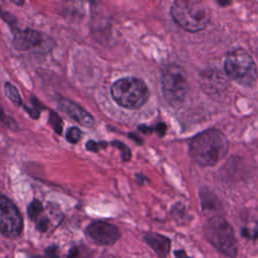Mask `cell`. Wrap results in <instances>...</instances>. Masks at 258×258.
Masks as SVG:
<instances>
[{"label": "cell", "mask_w": 258, "mask_h": 258, "mask_svg": "<svg viewBox=\"0 0 258 258\" xmlns=\"http://www.w3.org/2000/svg\"><path fill=\"white\" fill-rule=\"evenodd\" d=\"M229 149L226 135L218 129H209L192 137L188 143L191 159L201 166H213L222 160Z\"/></svg>", "instance_id": "6da1fadb"}, {"label": "cell", "mask_w": 258, "mask_h": 258, "mask_svg": "<svg viewBox=\"0 0 258 258\" xmlns=\"http://www.w3.org/2000/svg\"><path fill=\"white\" fill-rule=\"evenodd\" d=\"M170 13L175 23L189 32L204 30L211 19L210 7L200 0H177L172 4Z\"/></svg>", "instance_id": "7a4b0ae2"}, {"label": "cell", "mask_w": 258, "mask_h": 258, "mask_svg": "<svg viewBox=\"0 0 258 258\" xmlns=\"http://www.w3.org/2000/svg\"><path fill=\"white\" fill-rule=\"evenodd\" d=\"M206 240L220 254L228 258H237L238 241L232 225L221 215L210 217L204 225Z\"/></svg>", "instance_id": "3957f363"}, {"label": "cell", "mask_w": 258, "mask_h": 258, "mask_svg": "<svg viewBox=\"0 0 258 258\" xmlns=\"http://www.w3.org/2000/svg\"><path fill=\"white\" fill-rule=\"evenodd\" d=\"M111 95L119 106L126 109H138L148 101L149 90L142 80L127 77L112 85Z\"/></svg>", "instance_id": "277c9868"}, {"label": "cell", "mask_w": 258, "mask_h": 258, "mask_svg": "<svg viewBox=\"0 0 258 258\" xmlns=\"http://www.w3.org/2000/svg\"><path fill=\"white\" fill-rule=\"evenodd\" d=\"M226 75L238 84L251 87L257 79V67L252 56L243 48L229 52L224 62Z\"/></svg>", "instance_id": "5b68a950"}, {"label": "cell", "mask_w": 258, "mask_h": 258, "mask_svg": "<svg viewBox=\"0 0 258 258\" xmlns=\"http://www.w3.org/2000/svg\"><path fill=\"white\" fill-rule=\"evenodd\" d=\"M162 93L168 104L177 107L186 98L188 87L183 69L176 64L164 68L161 74Z\"/></svg>", "instance_id": "8992f818"}, {"label": "cell", "mask_w": 258, "mask_h": 258, "mask_svg": "<svg viewBox=\"0 0 258 258\" xmlns=\"http://www.w3.org/2000/svg\"><path fill=\"white\" fill-rule=\"evenodd\" d=\"M23 229V219L17 207L4 195L0 194V234L9 239H16Z\"/></svg>", "instance_id": "52a82bcc"}, {"label": "cell", "mask_w": 258, "mask_h": 258, "mask_svg": "<svg viewBox=\"0 0 258 258\" xmlns=\"http://www.w3.org/2000/svg\"><path fill=\"white\" fill-rule=\"evenodd\" d=\"M28 218L35 224L36 229L41 233H46L61 222L62 214L54 205L43 207L38 200H33L27 208Z\"/></svg>", "instance_id": "ba28073f"}, {"label": "cell", "mask_w": 258, "mask_h": 258, "mask_svg": "<svg viewBox=\"0 0 258 258\" xmlns=\"http://www.w3.org/2000/svg\"><path fill=\"white\" fill-rule=\"evenodd\" d=\"M13 45L19 50L48 51L53 41L46 34L33 29H17L13 32Z\"/></svg>", "instance_id": "9c48e42d"}, {"label": "cell", "mask_w": 258, "mask_h": 258, "mask_svg": "<svg viewBox=\"0 0 258 258\" xmlns=\"http://www.w3.org/2000/svg\"><path fill=\"white\" fill-rule=\"evenodd\" d=\"M88 238L99 246H112L121 238L117 226L105 221H94L86 228Z\"/></svg>", "instance_id": "30bf717a"}, {"label": "cell", "mask_w": 258, "mask_h": 258, "mask_svg": "<svg viewBox=\"0 0 258 258\" xmlns=\"http://www.w3.org/2000/svg\"><path fill=\"white\" fill-rule=\"evenodd\" d=\"M142 240L158 258H167L171 250V240L160 233L147 231L142 234Z\"/></svg>", "instance_id": "8fae6325"}, {"label": "cell", "mask_w": 258, "mask_h": 258, "mask_svg": "<svg viewBox=\"0 0 258 258\" xmlns=\"http://www.w3.org/2000/svg\"><path fill=\"white\" fill-rule=\"evenodd\" d=\"M57 104L61 111H63L68 116H70L82 126L87 128L94 126V118L81 106L64 98H59L57 100Z\"/></svg>", "instance_id": "7c38bea8"}, {"label": "cell", "mask_w": 258, "mask_h": 258, "mask_svg": "<svg viewBox=\"0 0 258 258\" xmlns=\"http://www.w3.org/2000/svg\"><path fill=\"white\" fill-rule=\"evenodd\" d=\"M201 86L208 94H218L228 86L226 78L217 70H209L201 75Z\"/></svg>", "instance_id": "4fadbf2b"}, {"label": "cell", "mask_w": 258, "mask_h": 258, "mask_svg": "<svg viewBox=\"0 0 258 258\" xmlns=\"http://www.w3.org/2000/svg\"><path fill=\"white\" fill-rule=\"evenodd\" d=\"M200 199L201 206L205 214L210 215V217L220 215V213L222 212L221 201L211 189L206 186L202 187L200 189Z\"/></svg>", "instance_id": "5bb4252c"}, {"label": "cell", "mask_w": 258, "mask_h": 258, "mask_svg": "<svg viewBox=\"0 0 258 258\" xmlns=\"http://www.w3.org/2000/svg\"><path fill=\"white\" fill-rule=\"evenodd\" d=\"M4 92L6 97L15 105V106H21L22 100L21 97L17 91V89L10 83H6L4 86Z\"/></svg>", "instance_id": "9a60e30c"}, {"label": "cell", "mask_w": 258, "mask_h": 258, "mask_svg": "<svg viewBox=\"0 0 258 258\" xmlns=\"http://www.w3.org/2000/svg\"><path fill=\"white\" fill-rule=\"evenodd\" d=\"M240 235L251 241H256L258 240V224H256L253 227H243L240 230Z\"/></svg>", "instance_id": "2e32d148"}, {"label": "cell", "mask_w": 258, "mask_h": 258, "mask_svg": "<svg viewBox=\"0 0 258 258\" xmlns=\"http://www.w3.org/2000/svg\"><path fill=\"white\" fill-rule=\"evenodd\" d=\"M48 122H49V124L51 125V127L53 128V130H54L56 133L61 134L63 124H62L61 119L59 118V116H58L56 113L50 112L49 118H48Z\"/></svg>", "instance_id": "e0dca14e"}, {"label": "cell", "mask_w": 258, "mask_h": 258, "mask_svg": "<svg viewBox=\"0 0 258 258\" xmlns=\"http://www.w3.org/2000/svg\"><path fill=\"white\" fill-rule=\"evenodd\" d=\"M81 135H82V132L79 128L71 127L66 133V138L70 143H77L81 139Z\"/></svg>", "instance_id": "ac0fdd59"}, {"label": "cell", "mask_w": 258, "mask_h": 258, "mask_svg": "<svg viewBox=\"0 0 258 258\" xmlns=\"http://www.w3.org/2000/svg\"><path fill=\"white\" fill-rule=\"evenodd\" d=\"M44 258H60L59 255V249L57 245H49L48 247L45 248L44 253H43Z\"/></svg>", "instance_id": "d6986e66"}, {"label": "cell", "mask_w": 258, "mask_h": 258, "mask_svg": "<svg viewBox=\"0 0 258 258\" xmlns=\"http://www.w3.org/2000/svg\"><path fill=\"white\" fill-rule=\"evenodd\" d=\"M83 250L84 249L80 246H74L69 250L67 258H84L85 253Z\"/></svg>", "instance_id": "ffe728a7"}, {"label": "cell", "mask_w": 258, "mask_h": 258, "mask_svg": "<svg viewBox=\"0 0 258 258\" xmlns=\"http://www.w3.org/2000/svg\"><path fill=\"white\" fill-rule=\"evenodd\" d=\"M112 144H114L115 146H117V147L121 150V152H122V157H123V159H124L125 161H127V160L130 159L131 154H130V150H129L128 147H126L123 143L118 142V141H115V142H113Z\"/></svg>", "instance_id": "44dd1931"}, {"label": "cell", "mask_w": 258, "mask_h": 258, "mask_svg": "<svg viewBox=\"0 0 258 258\" xmlns=\"http://www.w3.org/2000/svg\"><path fill=\"white\" fill-rule=\"evenodd\" d=\"M172 216L174 217V219L176 220H182L183 217H184V213H185V210L183 208L182 205H178V208L177 206H174L172 208Z\"/></svg>", "instance_id": "7402d4cb"}, {"label": "cell", "mask_w": 258, "mask_h": 258, "mask_svg": "<svg viewBox=\"0 0 258 258\" xmlns=\"http://www.w3.org/2000/svg\"><path fill=\"white\" fill-rule=\"evenodd\" d=\"M106 145H107V143H105V142L98 143V142H95V141H89V142H87L86 147H87V149L96 152V151H99L100 148L106 147Z\"/></svg>", "instance_id": "603a6c76"}, {"label": "cell", "mask_w": 258, "mask_h": 258, "mask_svg": "<svg viewBox=\"0 0 258 258\" xmlns=\"http://www.w3.org/2000/svg\"><path fill=\"white\" fill-rule=\"evenodd\" d=\"M0 123L3 124V125H5V126H7V127H10L11 124L14 125L13 120L9 119V118L4 114V112H3V110H2L1 107H0Z\"/></svg>", "instance_id": "cb8c5ba5"}, {"label": "cell", "mask_w": 258, "mask_h": 258, "mask_svg": "<svg viewBox=\"0 0 258 258\" xmlns=\"http://www.w3.org/2000/svg\"><path fill=\"white\" fill-rule=\"evenodd\" d=\"M173 255L175 258H194L189 256L184 249H176L173 251Z\"/></svg>", "instance_id": "d4e9b609"}]
</instances>
